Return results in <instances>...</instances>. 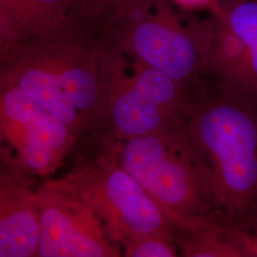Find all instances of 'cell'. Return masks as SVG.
Segmentation results:
<instances>
[{"label": "cell", "mask_w": 257, "mask_h": 257, "mask_svg": "<svg viewBox=\"0 0 257 257\" xmlns=\"http://www.w3.org/2000/svg\"><path fill=\"white\" fill-rule=\"evenodd\" d=\"M68 16L10 55L3 81L18 86L73 131L110 96L116 69L87 28Z\"/></svg>", "instance_id": "1"}, {"label": "cell", "mask_w": 257, "mask_h": 257, "mask_svg": "<svg viewBox=\"0 0 257 257\" xmlns=\"http://www.w3.org/2000/svg\"><path fill=\"white\" fill-rule=\"evenodd\" d=\"M189 134L212 199L232 220H257V99L226 91L198 110Z\"/></svg>", "instance_id": "2"}, {"label": "cell", "mask_w": 257, "mask_h": 257, "mask_svg": "<svg viewBox=\"0 0 257 257\" xmlns=\"http://www.w3.org/2000/svg\"><path fill=\"white\" fill-rule=\"evenodd\" d=\"M187 139L164 128L128 138L120 166L159 203L170 220L193 230L205 224L198 215L212 194L202 156Z\"/></svg>", "instance_id": "3"}, {"label": "cell", "mask_w": 257, "mask_h": 257, "mask_svg": "<svg viewBox=\"0 0 257 257\" xmlns=\"http://www.w3.org/2000/svg\"><path fill=\"white\" fill-rule=\"evenodd\" d=\"M110 25L141 63L177 82L190 79L205 65L201 24L184 27L165 0H125L113 11Z\"/></svg>", "instance_id": "4"}, {"label": "cell", "mask_w": 257, "mask_h": 257, "mask_svg": "<svg viewBox=\"0 0 257 257\" xmlns=\"http://www.w3.org/2000/svg\"><path fill=\"white\" fill-rule=\"evenodd\" d=\"M58 186L89 203L109 230L126 239V245L144 236L170 234L172 221L163 208L121 166Z\"/></svg>", "instance_id": "5"}, {"label": "cell", "mask_w": 257, "mask_h": 257, "mask_svg": "<svg viewBox=\"0 0 257 257\" xmlns=\"http://www.w3.org/2000/svg\"><path fill=\"white\" fill-rule=\"evenodd\" d=\"M1 136L10 158L25 172L46 175L60 162L72 130L18 86L3 83Z\"/></svg>", "instance_id": "6"}, {"label": "cell", "mask_w": 257, "mask_h": 257, "mask_svg": "<svg viewBox=\"0 0 257 257\" xmlns=\"http://www.w3.org/2000/svg\"><path fill=\"white\" fill-rule=\"evenodd\" d=\"M40 212L37 256H116L96 211L77 194L53 185L37 193Z\"/></svg>", "instance_id": "7"}, {"label": "cell", "mask_w": 257, "mask_h": 257, "mask_svg": "<svg viewBox=\"0 0 257 257\" xmlns=\"http://www.w3.org/2000/svg\"><path fill=\"white\" fill-rule=\"evenodd\" d=\"M180 84L144 63L130 79H119L116 74L109 100L117 131L133 138L163 130L181 103Z\"/></svg>", "instance_id": "8"}, {"label": "cell", "mask_w": 257, "mask_h": 257, "mask_svg": "<svg viewBox=\"0 0 257 257\" xmlns=\"http://www.w3.org/2000/svg\"><path fill=\"white\" fill-rule=\"evenodd\" d=\"M40 212L37 195L2 177L0 193V257L37 256Z\"/></svg>", "instance_id": "9"}, {"label": "cell", "mask_w": 257, "mask_h": 257, "mask_svg": "<svg viewBox=\"0 0 257 257\" xmlns=\"http://www.w3.org/2000/svg\"><path fill=\"white\" fill-rule=\"evenodd\" d=\"M203 33L205 66L219 76L226 91L250 97L248 53L242 39L216 10L203 24Z\"/></svg>", "instance_id": "10"}, {"label": "cell", "mask_w": 257, "mask_h": 257, "mask_svg": "<svg viewBox=\"0 0 257 257\" xmlns=\"http://www.w3.org/2000/svg\"><path fill=\"white\" fill-rule=\"evenodd\" d=\"M75 5L76 0H0L1 39L5 50L12 54L30 38L54 27Z\"/></svg>", "instance_id": "11"}, {"label": "cell", "mask_w": 257, "mask_h": 257, "mask_svg": "<svg viewBox=\"0 0 257 257\" xmlns=\"http://www.w3.org/2000/svg\"><path fill=\"white\" fill-rule=\"evenodd\" d=\"M215 10L246 46L249 67V95L257 99V0H220Z\"/></svg>", "instance_id": "12"}, {"label": "cell", "mask_w": 257, "mask_h": 257, "mask_svg": "<svg viewBox=\"0 0 257 257\" xmlns=\"http://www.w3.org/2000/svg\"><path fill=\"white\" fill-rule=\"evenodd\" d=\"M199 232L185 243L184 255L195 257L247 256L242 238L237 229H220L204 224Z\"/></svg>", "instance_id": "13"}, {"label": "cell", "mask_w": 257, "mask_h": 257, "mask_svg": "<svg viewBox=\"0 0 257 257\" xmlns=\"http://www.w3.org/2000/svg\"><path fill=\"white\" fill-rule=\"evenodd\" d=\"M126 255L131 257L176 256L175 247L164 235H149L135 239L126 245Z\"/></svg>", "instance_id": "14"}, {"label": "cell", "mask_w": 257, "mask_h": 257, "mask_svg": "<svg viewBox=\"0 0 257 257\" xmlns=\"http://www.w3.org/2000/svg\"><path fill=\"white\" fill-rule=\"evenodd\" d=\"M125 0H76V5H82L86 15L90 14L89 18L95 17L96 14H101L107 11H114Z\"/></svg>", "instance_id": "15"}, {"label": "cell", "mask_w": 257, "mask_h": 257, "mask_svg": "<svg viewBox=\"0 0 257 257\" xmlns=\"http://www.w3.org/2000/svg\"><path fill=\"white\" fill-rule=\"evenodd\" d=\"M176 3L187 9H197L209 7L211 11L216 9L220 0H175Z\"/></svg>", "instance_id": "16"}, {"label": "cell", "mask_w": 257, "mask_h": 257, "mask_svg": "<svg viewBox=\"0 0 257 257\" xmlns=\"http://www.w3.org/2000/svg\"><path fill=\"white\" fill-rule=\"evenodd\" d=\"M242 237L247 256L257 257V233L253 236H250L248 233L242 231Z\"/></svg>", "instance_id": "17"}]
</instances>
